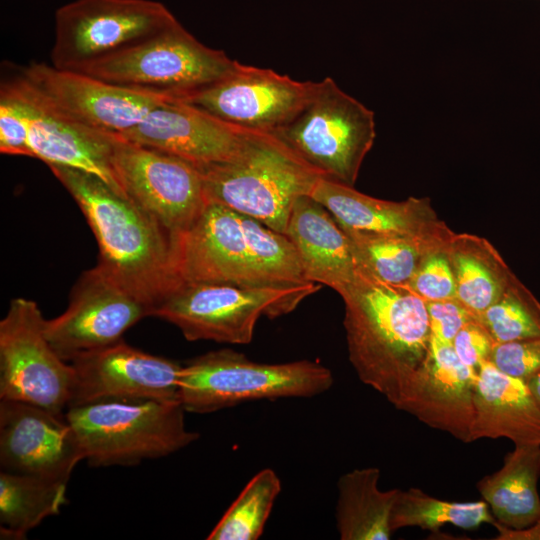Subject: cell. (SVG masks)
Segmentation results:
<instances>
[{
	"mask_svg": "<svg viewBox=\"0 0 540 540\" xmlns=\"http://www.w3.org/2000/svg\"><path fill=\"white\" fill-rule=\"evenodd\" d=\"M342 299L349 361L396 407L430 353L426 301L408 284L383 282L361 266Z\"/></svg>",
	"mask_w": 540,
	"mask_h": 540,
	"instance_id": "obj_1",
	"label": "cell"
},
{
	"mask_svg": "<svg viewBox=\"0 0 540 540\" xmlns=\"http://www.w3.org/2000/svg\"><path fill=\"white\" fill-rule=\"evenodd\" d=\"M49 168L94 233L98 265L153 312L180 285L171 236L146 211L98 176L67 166Z\"/></svg>",
	"mask_w": 540,
	"mask_h": 540,
	"instance_id": "obj_2",
	"label": "cell"
},
{
	"mask_svg": "<svg viewBox=\"0 0 540 540\" xmlns=\"http://www.w3.org/2000/svg\"><path fill=\"white\" fill-rule=\"evenodd\" d=\"M173 252L180 284L284 287L311 282L285 234L214 202H207L191 228L173 241Z\"/></svg>",
	"mask_w": 540,
	"mask_h": 540,
	"instance_id": "obj_3",
	"label": "cell"
},
{
	"mask_svg": "<svg viewBox=\"0 0 540 540\" xmlns=\"http://www.w3.org/2000/svg\"><path fill=\"white\" fill-rule=\"evenodd\" d=\"M199 169L207 202L252 217L282 234L296 199L310 195L321 178L275 134L254 130L231 161Z\"/></svg>",
	"mask_w": 540,
	"mask_h": 540,
	"instance_id": "obj_4",
	"label": "cell"
},
{
	"mask_svg": "<svg viewBox=\"0 0 540 540\" xmlns=\"http://www.w3.org/2000/svg\"><path fill=\"white\" fill-rule=\"evenodd\" d=\"M333 383L332 372L315 361L260 363L224 348L183 365L178 400L186 412L207 414L251 401L310 398Z\"/></svg>",
	"mask_w": 540,
	"mask_h": 540,
	"instance_id": "obj_5",
	"label": "cell"
},
{
	"mask_svg": "<svg viewBox=\"0 0 540 540\" xmlns=\"http://www.w3.org/2000/svg\"><path fill=\"white\" fill-rule=\"evenodd\" d=\"M179 400L102 401L70 407L65 417L92 466H132L173 454L199 434L186 428Z\"/></svg>",
	"mask_w": 540,
	"mask_h": 540,
	"instance_id": "obj_6",
	"label": "cell"
},
{
	"mask_svg": "<svg viewBox=\"0 0 540 540\" xmlns=\"http://www.w3.org/2000/svg\"><path fill=\"white\" fill-rule=\"evenodd\" d=\"M375 126L374 112L327 77L312 81L302 107L272 133L321 177L354 186Z\"/></svg>",
	"mask_w": 540,
	"mask_h": 540,
	"instance_id": "obj_7",
	"label": "cell"
},
{
	"mask_svg": "<svg viewBox=\"0 0 540 540\" xmlns=\"http://www.w3.org/2000/svg\"><path fill=\"white\" fill-rule=\"evenodd\" d=\"M320 289L314 282L284 287H245L223 283H181L152 316L175 325L189 341L249 344L258 319L292 312Z\"/></svg>",
	"mask_w": 540,
	"mask_h": 540,
	"instance_id": "obj_8",
	"label": "cell"
},
{
	"mask_svg": "<svg viewBox=\"0 0 540 540\" xmlns=\"http://www.w3.org/2000/svg\"><path fill=\"white\" fill-rule=\"evenodd\" d=\"M236 60L201 43L177 20L158 34L77 72L173 99L225 75Z\"/></svg>",
	"mask_w": 540,
	"mask_h": 540,
	"instance_id": "obj_9",
	"label": "cell"
},
{
	"mask_svg": "<svg viewBox=\"0 0 540 540\" xmlns=\"http://www.w3.org/2000/svg\"><path fill=\"white\" fill-rule=\"evenodd\" d=\"M177 21L154 0H75L55 13L54 67L77 71L158 34Z\"/></svg>",
	"mask_w": 540,
	"mask_h": 540,
	"instance_id": "obj_10",
	"label": "cell"
},
{
	"mask_svg": "<svg viewBox=\"0 0 540 540\" xmlns=\"http://www.w3.org/2000/svg\"><path fill=\"white\" fill-rule=\"evenodd\" d=\"M36 302L15 298L0 321V399L65 414L73 368L49 343Z\"/></svg>",
	"mask_w": 540,
	"mask_h": 540,
	"instance_id": "obj_11",
	"label": "cell"
},
{
	"mask_svg": "<svg viewBox=\"0 0 540 540\" xmlns=\"http://www.w3.org/2000/svg\"><path fill=\"white\" fill-rule=\"evenodd\" d=\"M113 167L124 194L167 231L172 243L207 204L200 169L176 156L118 135Z\"/></svg>",
	"mask_w": 540,
	"mask_h": 540,
	"instance_id": "obj_12",
	"label": "cell"
},
{
	"mask_svg": "<svg viewBox=\"0 0 540 540\" xmlns=\"http://www.w3.org/2000/svg\"><path fill=\"white\" fill-rule=\"evenodd\" d=\"M19 77L48 110L76 124L120 135L168 96L128 89L87 74L32 62Z\"/></svg>",
	"mask_w": 540,
	"mask_h": 540,
	"instance_id": "obj_13",
	"label": "cell"
},
{
	"mask_svg": "<svg viewBox=\"0 0 540 540\" xmlns=\"http://www.w3.org/2000/svg\"><path fill=\"white\" fill-rule=\"evenodd\" d=\"M152 307L139 299L100 265L82 273L67 309L45 320V335L59 356H75L122 340V335Z\"/></svg>",
	"mask_w": 540,
	"mask_h": 540,
	"instance_id": "obj_14",
	"label": "cell"
},
{
	"mask_svg": "<svg viewBox=\"0 0 540 540\" xmlns=\"http://www.w3.org/2000/svg\"><path fill=\"white\" fill-rule=\"evenodd\" d=\"M312 81L235 61L219 79L176 98L233 126L274 132L302 107Z\"/></svg>",
	"mask_w": 540,
	"mask_h": 540,
	"instance_id": "obj_15",
	"label": "cell"
},
{
	"mask_svg": "<svg viewBox=\"0 0 540 540\" xmlns=\"http://www.w3.org/2000/svg\"><path fill=\"white\" fill-rule=\"evenodd\" d=\"M69 363L74 378L68 408L102 401L178 400L183 365L123 340L81 353Z\"/></svg>",
	"mask_w": 540,
	"mask_h": 540,
	"instance_id": "obj_16",
	"label": "cell"
},
{
	"mask_svg": "<svg viewBox=\"0 0 540 540\" xmlns=\"http://www.w3.org/2000/svg\"><path fill=\"white\" fill-rule=\"evenodd\" d=\"M84 459L65 414L0 399L2 471L68 483L74 468Z\"/></svg>",
	"mask_w": 540,
	"mask_h": 540,
	"instance_id": "obj_17",
	"label": "cell"
},
{
	"mask_svg": "<svg viewBox=\"0 0 540 540\" xmlns=\"http://www.w3.org/2000/svg\"><path fill=\"white\" fill-rule=\"evenodd\" d=\"M249 131L184 101L168 99L119 136L200 168L231 161L240 152Z\"/></svg>",
	"mask_w": 540,
	"mask_h": 540,
	"instance_id": "obj_18",
	"label": "cell"
},
{
	"mask_svg": "<svg viewBox=\"0 0 540 540\" xmlns=\"http://www.w3.org/2000/svg\"><path fill=\"white\" fill-rule=\"evenodd\" d=\"M23 110L33 158L48 166L60 165L94 174L126 196L113 167L118 135L91 129L66 120L48 110L19 76L1 84Z\"/></svg>",
	"mask_w": 540,
	"mask_h": 540,
	"instance_id": "obj_19",
	"label": "cell"
},
{
	"mask_svg": "<svg viewBox=\"0 0 540 540\" xmlns=\"http://www.w3.org/2000/svg\"><path fill=\"white\" fill-rule=\"evenodd\" d=\"M476 379L477 372L461 362L451 343L431 335L428 359L396 408L462 442H472Z\"/></svg>",
	"mask_w": 540,
	"mask_h": 540,
	"instance_id": "obj_20",
	"label": "cell"
},
{
	"mask_svg": "<svg viewBox=\"0 0 540 540\" xmlns=\"http://www.w3.org/2000/svg\"><path fill=\"white\" fill-rule=\"evenodd\" d=\"M310 196L347 231L439 240H448L454 235L438 219L429 198L409 197L399 202L382 200L323 177L317 181Z\"/></svg>",
	"mask_w": 540,
	"mask_h": 540,
	"instance_id": "obj_21",
	"label": "cell"
},
{
	"mask_svg": "<svg viewBox=\"0 0 540 540\" xmlns=\"http://www.w3.org/2000/svg\"><path fill=\"white\" fill-rule=\"evenodd\" d=\"M285 235L293 244L308 281L326 285L344 297L360 265L352 243L333 215L310 195L296 199Z\"/></svg>",
	"mask_w": 540,
	"mask_h": 540,
	"instance_id": "obj_22",
	"label": "cell"
},
{
	"mask_svg": "<svg viewBox=\"0 0 540 540\" xmlns=\"http://www.w3.org/2000/svg\"><path fill=\"white\" fill-rule=\"evenodd\" d=\"M474 406L472 441L503 437L514 445H540V405L524 380L489 360L477 371Z\"/></svg>",
	"mask_w": 540,
	"mask_h": 540,
	"instance_id": "obj_23",
	"label": "cell"
},
{
	"mask_svg": "<svg viewBox=\"0 0 540 540\" xmlns=\"http://www.w3.org/2000/svg\"><path fill=\"white\" fill-rule=\"evenodd\" d=\"M539 478L540 445H515L502 467L479 480L477 489L496 522L522 530L540 518Z\"/></svg>",
	"mask_w": 540,
	"mask_h": 540,
	"instance_id": "obj_24",
	"label": "cell"
},
{
	"mask_svg": "<svg viewBox=\"0 0 540 540\" xmlns=\"http://www.w3.org/2000/svg\"><path fill=\"white\" fill-rule=\"evenodd\" d=\"M380 470L354 469L338 480L336 526L341 540H388L390 518L399 489L378 487Z\"/></svg>",
	"mask_w": 540,
	"mask_h": 540,
	"instance_id": "obj_25",
	"label": "cell"
},
{
	"mask_svg": "<svg viewBox=\"0 0 540 540\" xmlns=\"http://www.w3.org/2000/svg\"><path fill=\"white\" fill-rule=\"evenodd\" d=\"M447 253L456 281V299L479 320L503 294L513 273L485 239L454 234Z\"/></svg>",
	"mask_w": 540,
	"mask_h": 540,
	"instance_id": "obj_26",
	"label": "cell"
},
{
	"mask_svg": "<svg viewBox=\"0 0 540 540\" xmlns=\"http://www.w3.org/2000/svg\"><path fill=\"white\" fill-rule=\"evenodd\" d=\"M66 482L0 472L1 539L21 540L67 504Z\"/></svg>",
	"mask_w": 540,
	"mask_h": 540,
	"instance_id": "obj_27",
	"label": "cell"
},
{
	"mask_svg": "<svg viewBox=\"0 0 540 540\" xmlns=\"http://www.w3.org/2000/svg\"><path fill=\"white\" fill-rule=\"evenodd\" d=\"M344 231L351 240L359 265L379 280L394 285L408 284L424 258L445 249L453 237L418 239Z\"/></svg>",
	"mask_w": 540,
	"mask_h": 540,
	"instance_id": "obj_28",
	"label": "cell"
},
{
	"mask_svg": "<svg viewBox=\"0 0 540 540\" xmlns=\"http://www.w3.org/2000/svg\"><path fill=\"white\" fill-rule=\"evenodd\" d=\"M495 521L485 500L452 502L434 498L418 488L400 490L390 518L392 532L404 527H419L439 532L446 524L461 529H476Z\"/></svg>",
	"mask_w": 540,
	"mask_h": 540,
	"instance_id": "obj_29",
	"label": "cell"
},
{
	"mask_svg": "<svg viewBox=\"0 0 540 540\" xmlns=\"http://www.w3.org/2000/svg\"><path fill=\"white\" fill-rule=\"evenodd\" d=\"M280 492L281 481L276 472L271 468L260 470L248 481L206 539L260 538Z\"/></svg>",
	"mask_w": 540,
	"mask_h": 540,
	"instance_id": "obj_30",
	"label": "cell"
},
{
	"mask_svg": "<svg viewBox=\"0 0 540 540\" xmlns=\"http://www.w3.org/2000/svg\"><path fill=\"white\" fill-rule=\"evenodd\" d=\"M496 343L540 337V302L513 275L501 297L480 317Z\"/></svg>",
	"mask_w": 540,
	"mask_h": 540,
	"instance_id": "obj_31",
	"label": "cell"
},
{
	"mask_svg": "<svg viewBox=\"0 0 540 540\" xmlns=\"http://www.w3.org/2000/svg\"><path fill=\"white\" fill-rule=\"evenodd\" d=\"M447 247L428 254L408 283L425 301L456 298L455 275Z\"/></svg>",
	"mask_w": 540,
	"mask_h": 540,
	"instance_id": "obj_32",
	"label": "cell"
},
{
	"mask_svg": "<svg viewBox=\"0 0 540 540\" xmlns=\"http://www.w3.org/2000/svg\"><path fill=\"white\" fill-rule=\"evenodd\" d=\"M489 361L501 372L526 381L540 371V337L496 343Z\"/></svg>",
	"mask_w": 540,
	"mask_h": 540,
	"instance_id": "obj_33",
	"label": "cell"
},
{
	"mask_svg": "<svg viewBox=\"0 0 540 540\" xmlns=\"http://www.w3.org/2000/svg\"><path fill=\"white\" fill-rule=\"evenodd\" d=\"M0 152L33 158L27 118L18 102L0 89Z\"/></svg>",
	"mask_w": 540,
	"mask_h": 540,
	"instance_id": "obj_34",
	"label": "cell"
},
{
	"mask_svg": "<svg viewBox=\"0 0 540 540\" xmlns=\"http://www.w3.org/2000/svg\"><path fill=\"white\" fill-rule=\"evenodd\" d=\"M496 342L485 325L477 318L467 322L453 339L452 346L466 366L478 371L489 360Z\"/></svg>",
	"mask_w": 540,
	"mask_h": 540,
	"instance_id": "obj_35",
	"label": "cell"
},
{
	"mask_svg": "<svg viewBox=\"0 0 540 540\" xmlns=\"http://www.w3.org/2000/svg\"><path fill=\"white\" fill-rule=\"evenodd\" d=\"M426 307L431 335L451 344L460 329L477 318L456 298L426 301Z\"/></svg>",
	"mask_w": 540,
	"mask_h": 540,
	"instance_id": "obj_36",
	"label": "cell"
},
{
	"mask_svg": "<svg viewBox=\"0 0 540 540\" xmlns=\"http://www.w3.org/2000/svg\"><path fill=\"white\" fill-rule=\"evenodd\" d=\"M492 525L498 531L496 540H540V518L532 526L522 530L510 529L496 521Z\"/></svg>",
	"mask_w": 540,
	"mask_h": 540,
	"instance_id": "obj_37",
	"label": "cell"
},
{
	"mask_svg": "<svg viewBox=\"0 0 540 540\" xmlns=\"http://www.w3.org/2000/svg\"><path fill=\"white\" fill-rule=\"evenodd\" d=\"M525 382L533 397L540 405V371L528 378Z\"/></svg>",
	"mask_w": 540,
	"mask_h": 540,
	"instance_id": "obj_38",
	"label": "cell"
}]
</instances>
